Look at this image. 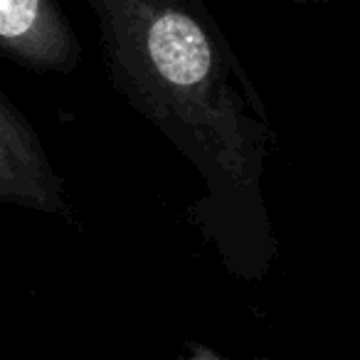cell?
I'll use <instances>...</instances> for the list:
<instances>
[{"instance_id": "1", "label": "cell", "mask_w": 360, "mask_h": 360, "mask_svg": "<svg viewBox=\"0 0 360 360\" xmlns=\"http://www.w3.org/2000/svg\"><path fill=\"white\" fill-rule=\"evenodd\" d=\"M0 37L22 52L52 55L62 47V20L52 0H0Z\"/></svg>"}]
</instances>
